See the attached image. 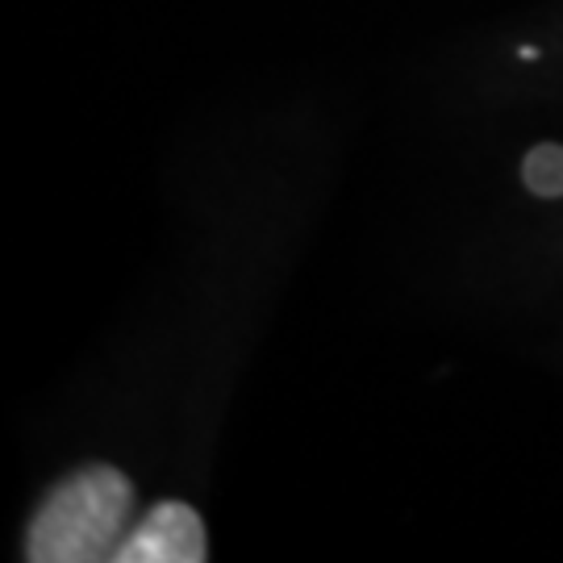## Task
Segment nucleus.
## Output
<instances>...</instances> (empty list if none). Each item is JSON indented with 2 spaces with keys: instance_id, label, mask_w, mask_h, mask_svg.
Returning a JSON list of instances; mask_svg holds the SVG:
<instances>
[{
  "instance_id": "obj_2",
  "label": "nucleus",
  "mask_w": 563,
  "mask_h": 563,
  "mask_svg": "<svg viewBox=\"0 0 563 563\" xmlns=\"http://www.w3.org/2000/svg\"><path fill=\"white\" fill-rule=\"evenodd\" d=\"M205 555L209 539L201 514L184 501H159L118 547V563H201Z\"/></svg>"
},
{
  "instance_id": "obj_1",
  "label": "nucleus",
  "mask_w": 563,
  "mask_h": 563,
  "mask_svg": "<svg viewBox=\"0 0 563 563\" xmlns=\"http://www.w3.org/2000/svg\"><path fill=\"white\" fill-rule=\"evenodd\" d=\"M130 514H134V484L125 481V472L109 463H88L46 493L25 534V560H118V547L130 534Z\"/></svg>"
},
{
  "instance_id": "obj_3",
  "label": "nucleus",
  "mask_w": 563,
  "mask_h": 563,
  "mask_svg": "<svg viewBox=\"0 0 563 563\" xmlns=\"http://www.w3.org/2000/svg\"><path fill=\"white\" fill-rule=\"evenodd\" d=\"M522 180L534 197H563V146L539 142L522 159Z\"/></svg>"
}]
</instances>
